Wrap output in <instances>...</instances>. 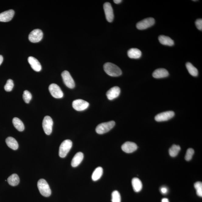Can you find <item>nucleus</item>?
Here are the masks:
<instances>
[{
    "instance_id": "obj_18",
    "label": "nucleus",
    "mask_w": 202,
    "mask_h": 202,
    "mask_svg": "<svg viewBox=\"0 0 202 202\" xmlns=\"http://www.w3.org/2000/svg\"><path fill=\"white\" fill-rule=\"evenodd\" d=\"M84 154L81 152H78L75 154L71 161L72 167H76L81 163L84 158Z\"/></svg>"
},
{
    "instance_id": "obj_31",
    "label": "nucleus",
    "mask_w": 202,
    "mask_h": 202,
    "mask_svg": "<svg viewBox=\"0 0 202 202\" xmlns=\"http://www.w3.org/2000/svg\"><path fill=\"white\" fill-rule=\"evenodd\" d=\"M24 102L26 103H29L32 99V95L28 91H24L23 96Z\"/></svg>"
},
{
    "instance_id": "obj_32",
    "label": "nucleus",
    "mask_w": 202,
    "mask_h": 202,
    "mask_svg": "<svg viewBox=\"0 0 202 202\" xmlns=\"http://www.w3.org/2000/svg\"><path fill=\"white\" fill-rule=\"evenodd\" d=\"M194 154V150L192 148H189L187 150L186 154L185 160L187 161H190L192 159Z\"/></svg>"
},
{
    "instance_id": "obj_7",
    "label": "nucleus",
    "mask_w": 202,
    "mask_h": 202,
    "mask_svg": "<svg viewBox=\"0 0 202 202\" xmlns=\"http://www.w3.org/2000/svg\"><path fill=\"white\" fill-rule=\"evenodd\" d=\"M155 20L153 18H148L138 22L136 24L137 29L140 30H145L154 25Z\"/></svg>"
},
{
    "instance_id": "obj_22",
    "label": "nucleus",
    "mask_w": 202,
    "mask_h": 202,
    "mask_svg": "<svg viewBox=\"0 0 202 202\" xmlns=\"http://www.w3.org/2000/svg\"><path fill=\"white\" fill-rule=\"evenodd\" d=\"M158 40L161 44L163 45L172 46L174 44L173 40L170 37L164 35H161L158 37Z\"/></svg>"
},
{
    "instance_id": "obj_10",
    "label": "nucleus",
    "mask_w": 202,
    "mask_h": 202,
    "mask_svg": "<svg viewBox=\"0 0 202 202\" xmlns=\"http://www.w3.org/2000/svg\"><path fill=\"white\" fill-rule=\"evenodd\" d=\"M89 106V103L82 99H77L73 101L72 106L75 110L81 111L85 110Z\"/></svg>"
},
{
    "instance_id": "obj_11",
    "label": "nucleus",
    "mask_w": 202,
    "mask_h": 202,
    "mask_svg": "<svg viewBox=\"0 0 202 202\" xmlns=\"http://www.w3.org/2000/svg\"><path fill=\"white\" fill-rule=\"evenodd\" d=\"M175 115V112L173 111H169L158 114L156 116L155 119L157 122L167 121L172 118Z\"/></svg>"
},
{
    "instance_id": "obj_20",
    "label": "nucleus",
    "mask_w": 202,
    "mask_h": 202,
    "mask_svg": "<svg viewBox=\"0 0 202 202\" xmlns=\"http://www.w3.org/2000/svg\"><path fill=\"white\" fill-rule=\"evenodd\" d=\"M132 185L135 192L138 193L142 190L143 185L141 181L138 178H134L132 180Z\"/></svg>"
},
{
    "instance_id": "obj_26",
    "label": "nucleus",
    "mask_w": 202,
    "mask_h": 202,
    "mask_svg": "<svg viewBox=\"0 0 202 202\" xmlns=\"http://www.w3.org/2000/svg\"><path fill=\"white\" fill-rule=\"evenodd\" d=\"M186 67L188 72L191 75L193 76H197L198 75V71L197 69L193 66L191 63L188 62L186 63Z\"/></svg>"
},
{
    "instance_id": "obj_2",
    "label": "nucleus",
    "mask_w": 202,
    "mask_h": 202,
    "mask_svg": "<svg viewBox=\"0 0 202 202\" xmlns=\"http://www.w3.org/2000/svg\"><path fill=\"white\" fill-rule=\"evenodd\" d=\"M37 187L40 193L45 197H49L51 193V190L49 185L46 180L44 179H40L37 182Z\"/></svg>"
},
{
    "instance_id": "obj_14",
    "label": "nucleus",
    "mask_w": 202,
    "mask_h": 202,
    "mask_svg": "<svg viewBox=\"0 0 202 202\" xmlns=\"http://www.w3.org/2000/svg\"><path fill=\"white\" fill-rule=\"evenodd\" d=\"M14 11L10 9L0 13V22H7L11 21L14 17Z\"/></svg>"
},
{
    "instance_id": "obj_25",
    "label": "nucleus",
    "mask_w": 202,
    "mask_h": 202,
    "mask_svg": "<svg viewBox=\"0 0 202 202\" xmlns=\"http://www.w3.org/2000/svg\"><path fill=\"white\" fill-rule=\"evenodd\" d=\"M12 123L16 129L19 131H23L24 126L22 120L18 118H14L12 120Z\"/></svg>"
},
{
    "instance_id": "obj_5",
    "label": "nucleus",
    "mask_w": 202,
    "mask_h": 202,
    "mask_svg": "<svg viewBox=\"0 0 202 202\" xmlns=\"http://www.w3.org/2000/svg\"><path fill=\"white\" fill-rule=\"evenodd\" d=\"M53 124V122L51 117L48 116L44 117L42 122V127L46 134L49 135L51 133Z\"/></svg>"
},
{
    "instance_id": "obj_8",
    "label": "nucleus",
    "mask_w": 202,
    "mask_h": 202,
    "mask_svg": "<svg viewBox=\"0 0 202 202\" xmlns=\"http://www.w3.org/2000/svg\"><path fill=\"white\" fill-rule=\"evenodd\" d=\"M43 33L40 29H35L30 32L29 36V39L33 43H37L42 40Z\"/></svg>"
},
{
    "instance_id": "obj_35",
    "label": "nucleus",
    "mask_w": 202,
    "mask_h": 202,
    "mask_svg": "<svg viewBox=\"0 0 202 202\" xmlns=\"http://www.w3.org/2000/svg\"><path fill=\"white\" fill-rule=\"evenodd\" d=\"M113 2L116 4H119L121 3L122 1L121 0H114Z\"/></svg>"
},
{
    "instance_id": "obj_9",
    "label": "nucleus",
    "mask_w": 202,
    "mask_h": 202,
    "mask_svg": "<svg viewBox=\"0 0 202 202\" xmlns=\"http://www.w3.org/2000/svg\"><path fill=\"white\" fill-rule=\"evenodd\" d=\"M49 90L52 96L55 98L60 99L63 96V93L57 85L52 84L49 87Z\"/></svg>"
},
{
    "instance_id": "obj_4",
    "label": "nucleus",
    "mask_w": 202,
    "mask_h": 202,
    "mask_svg": "<svg viewBox=\"0 0 202 202\" xmlns=\"http://www.w3.org/2000/svg\"><path fill=\"white\" fill-rule=\"evenodd\" d=\"M72 146V142L71 140H65L60 145L59 150V155L60 157H66Z\"/></svg>"
},
{
    "instance_id": "obj_16",
    "label": "nucleus",
    "mask_w": 202,
    "mask_h": 202,
    "mask_svg": "<svg viewBox=\"0 0 202 202\" xmlns=\"http://www.w3.org/2000/svg\"><path fill=\"white\" fill-rule=\"evenodd\" d=\"M28 61L33 69L36 71H40L42 69L41 65L36 58L32 56L29 57Z\"/></svg>"
},
{
    "instance_id": "obj_19",
    "label": "nucleus",
    "mask_w": 202,
    "mask_h": 202,
    "mask_svg": "<svg viewBox=\"0 0 202 202\" xmlns=\"http://www.w3.org/2000/svg\"><path fill=\"white\" fill-rule=\"evenodd\" d=\"M127 54L129 57L133 59H138L141 56V50L137 48H131L128 51Z\"/></svg>"
},
{
    "instance_id": "obj_21",
    "label": "nucleus",
    "mask_w": 202,
    "mask_h": 202,
    "mask_svg": "<svg viewBox=\"0 0 202 202\" xmlns=\"http://www.w3.org/2000/svg\"><path fill=\"white\" fill-rule=\"evenodd\" d=\"M5 141L7 146L14 150H16L19 148L17 141L13 138L9 137L6 138Z\"/></svg>"
},
{
    "instance_id": "obj_37",
    "label": "nucleus",
    "mask_w": 202,
    "mask_h": 202,
    "mask_svg": "<svg viewBox=\"0 0 202 202\" xmlns=\"http://www.w3.org/2000/svg\"><path fill=\"white\" fill-rule=\"evenodd\" d=\"M3 61V57L2 55H0V65L2 63Z\"/></svg>"
},
{
    "instance_id": "obj_6",
    "label": "nucleus",
    "mask_w": 202,
    "mask_h": 202,
    "mask_svg": "<svg viewBox=\"0 0 202 202\" xmlns=\"http://www.w3.org/2000/svg\"><path fill=\"white\" fill-rule=\"evenodd\" d=\"M61 76L65 85L69 89H74L75 85L74 79L69 71H63L62 73Z\"/></svg>"
},
{
    "instance_id": "obj_3",
    "label": "nucleus",
    "mask_w": 202,
    "mask_h": 202,
    "mask_svg": "<svg viewBox=\"0 0 202 202\" xmlns=\"http://www.w3.org/2000/svg\"><path fill=\"white\" fill-rule=\"evenodd\" d=\"M115 121H110L100 124L97 125L96 129V133L102 134L108 132L115 126Z\"/></svg>"
},
{
    "instance_id": "obj_30",
    "label": "nucleus",
    "mask_w": 202,
    "mask_h": 202,
    "mask_svg": "<svg viewBox=\"0 0 202 202\" xmlns=\"http://www.w3.org/2000/svg\"><path fill=\"white\" fill-rule=\"evenodd\" d=\"M14 86V82L11 79L8 80L5 85L4 86L5 90L7 92H11Z\"/></svg>"
},
{
    "instance_id": "obj_33",
    "label": "nucleus",
    "mask_w": 202,
    "mask_h": 202,
    "mask_svg": "<svg viewBox=\"0 0 202 202\" xmlns=\"http://www.w3.org/2000/svg\"><path fill=\"white\" fill-rule=\"evenodd\" d=\"M195 25H196L197 28L200 30H202V19H197L195 22Z\"/></svg>"
},
{
    "instance_id": "obj_34",
    "label": "nucleus",
    "mask_w": 202,
    "mask_h": 202,
    "mask_svg": "<svg viewBox=\"0 0 202 202\" xmlns=\"http://www.w3.org/2000/svg\"><path fill=\"white\" fill-rule=\"evenodd\" d=\"M160 191L163 194H166L168 192V188L165 187H162L160 189Z\"/></svg>"
},
{
    "instance_id": "obj_27",
    "label": "nucleus",
    "mask_w": 202,
    "mask_h": 202,
    "mask_svg": "<svg viewBox=\"0 0 202 202\" xmlns=\"http://www.w3.org/2000/svg\"><path fill=\"white\" fill-rule=\"evenodd\" d=\"M180 146L177 145H174L169 150V154L172 157H176L178 154L180 150Z\"/></svg>"
},
{
    "instance_id": "obj_29",
    "label": "nucleus",
    "mask_w": 202,
    "mask_h": 202,
    "mask_svg": "<svg viewBox=\"0 0 202 202\" xmlns=\"http://www.w3.org/2000/svg\"><path fill=\"white\" fill-rule=\"evenodd\" d=\"M194 187L196 190L197 194L200 197H202V183L201 182H196L194 184Z\"/></svg>"
},
{
    "instance_id": "obj_28",
    "label": "nucleus",
    "mask_w": 202,
    "mask_h": 202,
    "mask_svg": "<svg viewBox=\"0 0 202 202\" xmlns=\"http://www.w3.org/2000/svg\"><path fill=\"white\" fill-rule=\"evenodd\" d=\"M112 202H121V197H120V193L117 190H115V191L112 192Z\"/></svg>"
},
{
    "instance_id": "obj_17",
    "label": "nucleus",
    "mask_w": 202,
    "mask_h": 202,
    "mask_svg": "<svg viewBox=\"0 0 202 202\" xmlns=\"http://www.w3.org/2000/svg\"><path fill=\"white\" fill-rule=\"evenodd\" d=\"M169 75L168 71L163 68H160L155 70L152 74L153 77L157 79L167 77Z\"/></svg>"
},
{
    "instance_id": "obj_13",
    "label": "nucleus",
    "mask_w": 202,
    "mask_h": 202,
    "mask_svg": "<svg viewBox=\"0 0 202 202\" xmlns=\"http://www.w3.org/2000/svg\"><path fill=\"white\" fill-rule=\"evenodd\" d=\"M122 150L127 153L134 152L138 149V146L136 143L130 141H127L122 145Z\"/></svg>"
},
{
    "instance_id": "obj_15",
    "label": "nucleus",
    "mask_w": 202,
    "mask_h": 202,
    "mask_svg": "<svg viewBox=\"0 0 202 202\" xmlns=\"http://www.w3.org/2000/svg\"><path fill=\"white\" fill-rule=\"evenodd\" d=\"M120 92V88L117 86L111 88L106 92L107 99L109 100H113L119 96Z\"/></svg>"
},
{
    "instance_id": "obj_12",
    "label": "nucleus",
    "mask_w": 202,
    "mask_h": 202,
    "mask_svg": "<svg viewBox=\"0 0 202 202\" xmlns=\"http://www.w3.org/2000/svg\"><path fill=\"white\" fill-rule=\"evenodd\" d=\"M106 19L109 22H112L114 19L113 9L111 5L109 2H106L103 5Z\"/></svg>"
},
{
    "instance_id": "obj_24",
    "label": "nucleus",
    "mask_w": 202,
    "mask_h": 202,
    "mask_svg": "<svg viewBox=\"0 0 202 202\" xmlns=\"http://www.w3.org/2000/svg\"><path fill=\"white\" fill-rule=\"evenodd\" d=\"M103 174V169L102 167H99L97 168L93 172L92 175V179L94 181H96L99 180Z\"/></svg>"
},
{
    "instance_id": "obj_23",
    "label": "nucleus",
    "mask_w": 202,
    "mask_h": 202,
    "mask_svg": "<svg viewBox=\"0 0 202 202\" xmlns=\"http://www.w3.org/2000/svg\"><path fill=\"white\" fill-rule=\"evenodd\" d=\"M8 183L13 186H17L19 183V179L18 175L16 174H12L7 179Z\"/></svg>"
},
{
    "instance_id": "obj_1",
    "label": "nucleus",
    "mask_w": 202,
    "mask_h": 202,
    "mask_svg": "<svg viewBox=\"0 0 202 202\" xmlns=\"http://www.w3.org/2000/svg\"><path fill=\"white\" fill-rule=\"evenodd\" d=\"M104 71L106 74L111 76L117 77L121 75V69L116 65L111 63H106L104 65Z\"/></svg>"
},
{
    "instance_id": "obj_36",
    "label": "nucleus",
    "mask_w": 202,
    "mask_h": 202,
    "mask_svg": "<svg viewBox=\"0 0 202 202\" xmlns=\"http://www.w3.org/2000/svg\"><path fill=\"white\" fill-rule=\"evenodd\" d=\"M161 202H169L168 199L167 198H163L161 200Z\"/></svg>"
}]
</instances>
